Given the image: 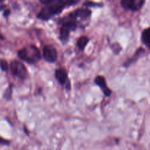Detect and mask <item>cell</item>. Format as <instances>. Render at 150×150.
I'll list each match as a JSON object with an SVG mask.
<instances>
[{
	"label": "cell",
	"mask_w": 150,
	"mask_h": 150,
	"mask_svg": "<svg viewBox=\"0 0 150 150\" xmlns=\"http://www.w3.org/2000/svg\"><path fill=\"white\" fill-rule=\"evenodd\" d=\"M79 1L75 0H45L41 2L45 4L38 13V18L42 20L46 21L51 18L52 16L60 13L62 10L67 6L76 4Z\"/></svg>",
	"instance_id": "1"
},
{
	"label": "cell",
	"mask_w": 150,
	"mask_h": 150,
	"mask_svg": "<svg viewBox=\"0 0 150 150\" xmlns=\"http://www.w3.org/2000/svg\"><path fill=\"white\" fill-rule=\"evenodd\" d=\"M18 56L21 59L29 63L35 64L41 58L39 49L35 45H27L18 51Z\"/></svg>",
	"instance_id": "2"
},
{
	"label": "cell",
	"mask_w": 150,
	"mask_h": 150,
	"mask_svg": "<svg viewBox=\"0 0 150 150\" xmlns=\"http://www.w3.org/2000/svg\"><path fill=\"white\" fill-rule=\"evenodd\" d=\"M10 71L13 76H17L21 79H26V76H27L28 73L26 67L21 62L17 61V60H13L10 63Z\"/></svg>",
	"instance_id": "3"
},
{
	"label": "cell",
	"mask_w": 150,
	"mask_h": 150,
	"mask_svg": "<svg viewBox=\"0 0 150 150\" xmlns=\"http://www.w3.org/2000/svg\"><path fill=\"white\" fill-rule=\"evenodd\" d=\"M144 2L143 0H123L121 1V5L127 10L137 11L142 8Z\"/></svg>",
	"instance_id": "4"
},
{
	"label": "cell",
	"mask_w": 150,
	"mask_h": 150,
	"mask_svg": "<svg viewBox=\"0 0 150 150\" xmlns=\"http://www.w3.org/2000/svg\"><path fill=\"white\" fill-rule=\"evenodd\" d=\"M44 59L48 62H54L57 59V51L52 45H45L43 48Z\"/></svg>",
	"instance_id": "5"
},
{
	"label": "cell",
	"mask_w": 150,
	"mask_h": 150,
	"mask_svg": "<svg viewBox=\"0 0 150 150\" xmlns=\"http://www.w3.org/2000/svg\"><path fill=\"white\" fill-rule=\"evenodd\" d=\"M91 15V11L88 9H78V10H74L72 12L70 15H69V18L70 19H73V20H76L77 18H82L85 19L87 18L89 16Z\"/></svg>",
	"instance_id": "6"
},
{
	"label": "cell",
	"mask_w": 150,
	"mask_h": 150,
	"mask_svg": "<svg viewBox=\"0 0 150 150\" xmlns=\"http://www.w3.org/2000/svg\"><path fill=\"white\" fill-rule=\"evenodd\" d=\"M95 82L96 83L97 85L100 86L101 88V89L103 92L104 95L105 96H109L111 93V91L108 89V87L107 86L106 82H105V79H104L103 76H98L95 79Z\"/></svg>",
	"instance_id": "7"
},
{
	"label": "cell",
	"mask_w": 150,
	"mask_h": 150,
	"mask_svg": "<svg viewBox=\"0 0 150 150\" xmlns=\"http://www.w3.org/2000/svg\"><path fill=\"white\" fill-rule=\"evenodd\" d=\"M56 78L61 84H64L67 80V73L64 69L59 68L56 70Z\"/></svg>",
	"instance_id": "8"
},
{
	"label": "cell",
	"mask_w": 150,
	"mask_h": 150,
	"mask_svg": "<svg viewBox=\"0 0 150 150\" xmlns=\"http://www.w3.org/2000/svg\"><path fill=\"white\" fill-rule=\"evenodd\" d=\"M142 41L145 45L147 46L150 45V27L144 29V31L142 33Z\"/></svg>",
	"instance_id": "9"
},
{
	"label": "cell",
	"mask_w": 150,
	"mask_h": 150,
	"mask_svg": "<svg viewBox=\"0 0 150 150\" xmlns=\"http://www.w3.org/2000/svg\"><path fill=\"white\" fill-rule=\"evenodd\" d=\"M70 31L67 29V28L62 26L61 29H60V38L63 42H65L68 40L69 35H70Z\"/></svg>",
	"instance_id": "10"
},
{
	"label": "cell",
	"mask_w": 150,
	"mask_h": 150,
	"mask_svg": "<svg viewBox=\"0 0 150 150\" xmlns=\"http://www.w3.org/2000/svg\"><path fill=\"white\" fill-rule=\"evenodd\" d=\"M89 42V39H88L87 37L86 36H82L78 40L77 42V45L79 47V48L80 50L84 49V48L86 47V44Z\"/></svg>",
	"instance_id": "11"
},
{
	"label": "cell",
	"mask_w": 150,
	"mask_h": 150,
	"mask_svg": "<svg viewBox=\"0 0 150 150\" xmlns=\"http://www.w3.org/2000/svg\"><path fill=\"white\" fill-rule=\"evenodd\" d=\"M12 93H13V85L10 84L8 87L6 89L5 92L4 93V98H5L6 100H9L12 98Z\"/></svg>",
	"instance_id": "12"
},
{
	"label": "cell",
	"mask_w": 150,
	"mask_h": 150,
	"mask_svg": "<svg viewBox=\"0 0 150 150\" xmlns=\"http://www.w3.org/2000/svg\"><path fill=\"white\" fill-rule=\"evenodd\" d=\"M0 68L4 72H7L8 70V63L4 59H0Z\"/></svg>",
	"instance_id": "13"
},
{
	"label": "cell",
	"mask_w": 150,
	"mask_h": 150,
	"mask_svg": "<svg viewBox=\"0 0 150 150\" xmlns=\"http://www.w3.org/2000/svg\"><path fill=\"white\" fill-rule=\"evenodd\" d=\"M10 144V142L8 140L3 139L2 137H0V144L1 145H8Z\"/></svg>",
	"instance_id": "14"
},
{
	"label": "cell",
	"mask_w": 150,
	"mask_h": 150,
	"mask_svg": "<svg viewBox=\"0 0 150 150\" xmlns=\"http://www.w3.org/2000/svg\"><path fill=\"white\" fill-rule=\"evenodd\" d=\"M10 10H9V9H5V10H4V13H3V15H4V16L5 18H7V16L10 15Z\"/></svg>",
	"instance_id": "15"
},
{
	"label": "cell",
	"mask_w": 150,
	"mask_h": 150,
	"mask_svg": "<svg viewBox=\"0 0 150 150\" xmlns=\"http://www.w3.org/2000/svg\"><path fill=\"white\" fill-rule=\"evenodd\" d=\"M6 7H7V5H4V4H1V5H0V11H1V10H4L6 9Z\"/></svg>",
	"instance_id": "16"
},
{
	"label": "cell",
	"mask_w": 150,
	"mask_h": 150,
	"mask_svg": "<svg viewBox=\"0 0 150 150\" xmlns=\"http://www.w3.org/2000/svg\"><path fill=\"white\" fill-rule=\"evenodd\" d=\"M0 40H4V37H3L1 34H0Z\"/></svg>",
	"instance_id": "17"
},
{
	"label": "cell",
	"mask_w": 150,
	"mask_h": 150,
	"mask_svg": "<svg viewBox=\"0 0 150 150\" xmlns=\"http://www.w3.org/2000/svg\"><path fill=\"white\" fill-rule=\"evenodd\" d=\"M2 1H1V0H0V3H1V2H2Z\"/></svg>",
	"instance_id": "18"
},
{
	"label": "cell",
	"mask_w": 150,
	"mask_h": 150,
	"mask_svg": "<svg viewBox=\"0 0 150 150\" xmlns=\"http://www.w3.org/2000/svg\"><path fill=\"white\" fill-rule=\"evenodd\" d=\"M148 48H149V49H150V45H149V46H148Z\"/></svg>",
	"instance_id": "19"
}]
</instances>
